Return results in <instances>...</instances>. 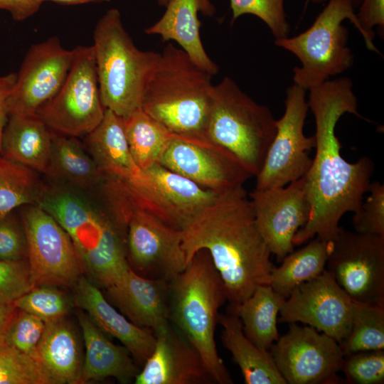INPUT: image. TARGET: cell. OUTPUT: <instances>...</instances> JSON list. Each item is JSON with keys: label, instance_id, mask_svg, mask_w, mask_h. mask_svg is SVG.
<instances>
[{"label": "cell", "instance_id": "cell-1", "mask_svg": "<svg viewBox=\"0 0 384 384\" xmlns=\"http://www.w3.org/2000/svg\"><path fill=\"white\" fill-rule=\"evenodd\" d=\"M309 90V108L316 125V153L304 176L310 215L306 223L296 233L294 245L313 238L331 240L343 215L359 208L374 171L369 157H361L353 163L346 161L341 155V144L336 135V124L343 114H353L366 119L358 111L351 79L328 80Z\"/></svg>", "mask_w": 384, "mask_h": 384}, {"label": "cell", "instance_id": "cell-2", "mask_svg": "<svg viewBox=\"0 0 384 384\" xmlns=\"http://www.w3.org/2000/svg\"><path fill=\"white\" fill-rule=\"evenodd\" d=\"M186 265L200 250L209 253L233 310L259 285L269 284L273 264L243 186L224 192L181 230Z\"/></svg>", "mask_w": 384, "mask_h": 384}, {"label": "cell", "instance_id": "cell-3", "mask_svg": "<svg viewBox=\"0 0 384 384\" xmlns=\"http://www.w3.org/2000/svg\"><path fill=\"white\" fill-rule=\"evenodd\" d=\"M212 76L168 43L146 81L141 108L174 135L206 139Z\"/></svg>", "mask_w": 384, "mask_h": 384}, {"label": "cell", "instance_id": "cell-4", "mask_svg": "<svg viewBox=\"0 0 384 384\" xmlns=\"http://www.w3.org/2000/svg\"><path fill=\"white\" fill-rule=\"evenodd\" d=\"M225 300L222 279L206 250L197 251L169 282L170 321L198 351L213 382L218 384L233 383L215 341L218 310Z\"/></svg>", "mask_w": 384, "mask_h": 384}, {"label": "cell", "instance_id": "cell-5", "mask_svg": "<svg viewBox=\"0 0 384 384\" xmlns=\"http://www.w3.org/2000/svg\"><path fill=\"white\" fill-rule=\"evenodd\" d=\"M36 205L68 233L82 266L99 284L107 288L129 267L125 233L112 216L66 191H43Z\"/></svg>", "mask_w": 384, "mask_h": 384}, {"label": "cell", "instance_id": "cell-6", "mask_svg": "<svg viewBox=\"0 0 384 384\" xmlns=\"http://www.w3.org/2000/svg\"><path fill=\"white\" fill-rule=\"evenodd\" d=\"M104 107L125 118L141 108L146 81L159 53L139 49L119 11L112 8L97 21L92 45Z\"/></svg>", "mask_w": 384, "mask_h": 384}, {"label": "cell", "instance_id": "cell-7", "mask_svg": "<svg viewBox=\"0 0 384 384\" xmlns=\"http://www.w3.org/2000/svg\"><path fill=\"white\" fill-rule=\"evenodd\" d=\"M277 131L270 109L230 77L213 85L206 138L232 154L252 174L260 171Z\"/></svg>", "mask_w": 384, "mask_h": 384}, {"label": "cell", "instance_id": "cell-8", "mask_svg": "<svg viewBox=\"0 0 384 384\" xmlns=\"http://www.w3.org/2000/svg\"><path fill=\"white\" fill-rule=\"evenodd\" d=\"M102 180L107 203L143 210L179 230L224 193L205 188L159 163L132 180L105 176Z\"/></svg>", "mask_w": 384, "mask_h": 384}, {"label": "cell", "instance_id": "cell-9", "mask_svg": "<svg viewBox=\"0 0 384 384\" xmlns=\"http://www.w3.org/2000/svg\"><path fill=\"white\" fill-rule=\"evenodd\" d=\"M353 0H329L311 26L294 37L274 40V44L296 55L301 66L293 69L294 84L309 90L349 69L354 62L347 46L348 18L362 35Z\"/></svg>", "mask_w": 384, "mask_h": 384}, {"label": "cell", "instance_id": "cell-10", "mask_svg": "<svg viewBox=\"0 0 384 384\" xmlns=\"http://www.w3.org/2000/svg\"><path fill=\"white\" fill-rule=\"evenodd\" d=\"M107 205L111 216L125 233L127 258L133 271L169 282L185 269L181 230L143 210L117 203Z\"/></svg>", "mask_w": 384, "mask_h": 384}, {"label": "cell", "instance_id": "cell-11", "mask_svg": "<svg viewBox=\"0 0 384 384\" xmlns=\"http://www.w3.org/2000/svg\"><path fill=\"white\" fill-rule=\"evenodd\" d=\"M73 52L63 85L36 114L55 133L77 137L92 132L106 108L100 97L92 46H78Z\"/></svg>", "mask_w": 384, "mask_h": 384}, {"label": "cell", "instance_id": "cell-12", "mask_svg": "<svg viewBox=\"0 0 384 384\" xmlns=\"http://www.w3.org/2000/svg\"><path fill=\"white\" fill-rule=\"evenodd\" d=\"M329 242L326 270L356 302L384 306V238L339 227Z\"/></svg>", "mask_w": 384, "mask_h": 384}, {"label": "cell", "instance_id": "cell-13", "mask_svg": "<svg viewBox=\"0 0 384 384\" xmlns=\"http://www.w3.org/2000/svg\"><path fill=\"white\" fill-rule=\"evenodd\" d=\"M306 92L296 84L287 88L284 112L277 120L276 134L255 176V189L284 186L304 177L309 170L312 159L309 151L315 147L316 137L304 132L309 109Z\"/></svg>", "mask_w": 384, "mask_h": 384}, {"label": "cell", "instance_id": "cell-14", "mask_svg": "<svg viewBox=\"0 0 384 384\" xmlns=\"http://www.w3.org/2000/svg\"><path fill=\"white\" fill-rule=\"evenodd\" d=\"M22 225L27 260L35 286H71L81 277L82 264L61 225L38 205L23 211Z\"/></svg>", "mask_w": 384, "mask_h": 384}, {"label": "cell", "instance_id": "cell-15", "mask_svg": "<svg viewBox=\"0 0 384 384\" xmlns=\"http://www.w3.org/2000/svg\"><path fill=\"white\" fill-rule=\"evenodd\" d=\"M269 351L287 384L336 383L344 355L332 337L290 323Z\"/></svg>", "mask_w": 384, "mask_h": 384}, {"label": "cell", "instance_id": "cell-16", "mask_svg": "<svg viewBox=\"0 0 384 384\" xmlns=\"http://www.w3.org/2000/svg\"><path fill=\"white\" fill-rule=\"evenodd\" d=\"M353 301L326 270L296 287L284 301L279 322H302L338 343L348 335Z\"/></svg>", "mask_w": 384, "mask_h": 384}, {"label": "cell", "instance_id": "cell-17", "mask_svg": "<svg viewBox=\"0 0 384 384\" xmlns=\"http://www.w3.org/2000/svg\"><path fill=\"white\" fill-rule=\"evenodd\" d=\"M159 164L216 192L243 186L252 174L229 151L207 139L174 135Z\"/></svg>", "mask_w": 384, "mask_h": 384}, {"label": "cell", "instance_id": "cell-18", "mask_svg": "<svg viewBox=\"0 0 384 384\" xmlns=\"http://www.w3.org/2000/svg\"><path fill=\"white\" fill-rule=\"evenodd\" d=\"M257 228L277 262L294 250V238L308 221L310 204L304 177L287 186L250 193Z\"/></svg>", "mask_w": 384, "mask_h": 384}, {"label": "cell", "instance_id": "cell-19", "mask_svg": "<svg viewBox=\"0 0 384 384\" xmlns=\"http://www.w3.org/2000/svg\"><path fill=\"white\" fill-rule=\"evenodd\" d=\"M73 55V50L65 49L56 36L32 45L16 73L8 100L9 116L36 114L63 85Z\"/></svg>", "mask_w": 384, "mask_h": 384}, {"label": "cell", "instance_id": "cell-20", "mask_svg": "<svg viewBox=\"0 0 384 384\" xmlns=\"http://www.w3.org/2000/svg\"><path fill=\"white\" fill-rule=\"evenodd\" d=\"M154 348L136 384H206L213 380L195 347L171 323L154 333Z\"/></svg>", "mask_w": 384, "mask_h": 384}, {"label": "cell", "instance_id": "cell-21", "mask_svg": "<svg viewBox=\"0 0 384 384\" xmlns=\"http://www.w3.org/2000/svg\"><path fill=\"white\" fill-rule=\"evenodd\" d=\"M106 289L114 304L135 325L155 333L170 323L168 282L146 278L129 267Z\"/></svg>", "mask_w": 384, "mask_h": 384}, {"label": "cell", "instance_id": "cell-22", "mask_svg": "<svg viewBox=\"0 0 384 384\" xmlns=\"http://www.w3.org/2000/svg\"><path fill=\"white\" fill-rule=\"evenodd\" d=\"M74 285L78 306L86 311L105 334L118 339L134 360L143 366L154 348V332L135 325L117 311L98 287L87 278L80 277Z\"/></svg>", "mask_w": 384, "mask_h": 384}, {"label": "cell", "instance_id": "cell-23", "mask_svg": "<svg viewBox=\"0 0 384 384\" xmlns=\"http://www.w3.org/2000/svg\"><path fill=\"white\" fill-rule=\"evenodd\" d=\"M162 16L145 29L149 35H159L162 41L176 42L201 68L214 75L218 66L206 53L200 35L201 13L213 16L215 7L210 0H169Z\"/></svg>", "mask_w": 384, "mask_h": 384}, {"label": "cell", "instance_id": "cell-24", "mask_svg": "<svg viewBox=\"0 0 384 384\" xmlns=\"http://www.w3.org/2000/svg\"><path fill=\"white\" fill-rule=\"evenodd\" d=\"M78 314L85 346L79 383L113 377L122 383L130 382L139 372L130 353L124 346L111 342L105 333L82 311Z\"/></svg>", "mask_w": 384, "mask_h": 384}, {"label": "cell", "instance_id": "cell-25", "mask_svg": "<svg viewBox=\"0 0 384 384\" xmlns=\"http://www.w3.org/2000/svg\"><path fill=\"white\" fill-rule=\"evenodd\" d=\"M52 137L53 131L36 113L9 115L0 154L33 170L48 174Z\"/></svg>", "mask_w": 384, "mask_h": 384}, {"label": "cell", "instance_id": "cell-26", "mask_svg": "<svg viewBox=\"0 0 384 384\" xmlns=\"http://www.w3.org/2000/svg\"><path fill=\"white\" fill-rule=\"evenodd\" d=\"M87 142L102 176L132 180L142 174L129 150L123 118L112 110L105 109L100 124L87 134Z\"/></svg>", "mask_w": 384, "mask_h": 384}, {"label": "cell", "instance_id": "cell-27", "mask_svg": "<svg viewBox=\"0 0 384 384\" xmlns=\"http://www.w3.org/2000/svg\"><path fill=\"white\" fill-rule=\"evenodd\" d=\"M53 384L79 383L82 368L75 331L64 319L46 324L33 356Z\"/></svg>", "mask_w": 384, "mask_h": 384}, {"label": "cell", "instance_id": "cell-28", "mask_svg": "<svg viewBox=\"0 0 384 384\" xmlns=\"http://www.w3.org/2000/svg\"><path fill=\"white\" fill-rule=\"evenodd\" d=\"M221 339L239 366L245 384H287L269 351L255 345L244 334L240 318L233 312L218 314Z\"/></svg>", "mask_w": 384, "mask_h": 384}, {"label": "cell", "instance_id": "cell-29", "mask_svg": "<svg viewBox=\"0 0 384 384\" xmlns=\"http://www.w3.org/2000/svg\"><path fill=\"white\" fill-rule=\"evenodd\" d=\"M285 300L270 284L259 285L233 310L240 318L245 336L258 348L269 351L279 337L277 319Z\"/></svg>", "mask_w": 384, "mask_h": 384}, {"label": "cell", "instance_id": "cell-30", "mask_svg": "<svg viewBox=\"0 0 384 384\" xmlns=\"http://www.w3.org/2000/svg\"><path fill=\"white\" fill-rule=\"evenodd\" d=\"M328 254V241L317 238L312 239L303 247L288 254L280 266L272 267L269 284L287 299L296 287L324 271Z\"/></svg>", "mask_w": 384, "mask_h": 384}, {"label": "cell", "instance_id": "cell-31", "mask_svg": "<svg viewBox=\"0 0 384 384\" xmlns=\"http://www.w3.org/2000/svg\"><path fill=\"white\" fill-rule=\"evenodd\" d=\"M124 132L132 158L141 170L159 161L174 134L142 108L123 118Z\"/></svg>", "mask_w": 384, "mask_h": 384}, {"label": "cell", "instance_id": "cell-32", "mask_svg": "<svg viewBox=\"0 0 384 384\" xmlns=\"http://www.w3.org/2000/svg\"><path fill=\"white\" fill-rule=\"evenodd\" d=\"M82 187L95 185L102 174L75 137L53 132L48 173Z\"/></svg>", "mask_w": 384, "mask_h": 384}, {"label": "cell", "instance_id": "cell-33", "mask_svg": "<svg viewBox=\"0 0 384 384\" xmlns=\"http://www.w3.org/2000/svg\"><path fill=\"white\" fill-rule=\"evenodd\" d=\"M43 193L34 170L0 154V216L37 204Z\"/></svg>", "mask_w": 384, "mask_h": 384}, {"label": "cell", "instance_id": "cell-34", "mask_svg": "<svg viewBox=\"0 0 384 384\" xmlns=\"http://www.w3.org/2000/svg\"><path fill=\"white\" fill-rule=\"evenodd\" d=\"M343 355L384 349V306L353 302L348 335L340 343Z\"/></svg>", "mask_w": 384, "mask_h": 384}, {"label": "cell", "instance_id": "cell-35", "mask_svg": "<svg viewBox=\"0 0 384 384\" xmlns=\"http://www.w3.org/2000/svg\"><path fill=\"white\" fill-rule=\"evenodd\" d=\"M0 384H53L32 356L5 343L0 345Z\"/></svg>", "mask_w": 384, "mask_h": 384}, {"label": "cell", "instance_id": "cell-36", "mask_svg": "<svg viewBox=\"0 0 384 384\" xmlns=\"http://www.w3.org/2000/svg\"><path fill=\"white\" fill-rule=\"evenodd\" d=\"M13 304L17 309L38 316L46 324L64 319L70 307L67 296L52 285L35 286Z\"/></svg>", "mask_w": 384, "mask_h": 384}, {"label": "cell", "instance_id": "cell-37", "mask_svg": "<svg viewBox=\"0 0 384 384\" xmlns=\"http://www.w3.org/2000/svg\"><path fill=\"white\" fill-rule=\"evenodd\" d=\"M232 22L238 17L251 14L270 28L275 39L288 36L289 25L284 11V0H230Z\"/></svg>", "mask_w": 384, "mask_h": 384}, {"label": "cell", "instance_id": "cell-38", "mask_svg": "<svg viewBox=\"0 0 384 384\" xmlns=\"http://www.w3.org/2000/svg\"><path fill=\"white\" fill-rule=\"evenodd\" d=\"M341 370L353 384L384 383V351H363L345 355Z\"/></svg>", "mask_w": 384, "mask_h": 384}, {"label": "cell", "instance_id": "cell-39", "mask_svg": "<svg viewBox=\"0 0 384 384\" xmlns=\"http://www.w3.org/2000/svg\"><path fill=\"white\" fill-rule=\"evenodd\" d=\"M365 201L353 213V225L356 233L384 238V185L371 182Z\"/></svg>", "mask_w": 384, "mask_h": 384}, {"label": "cell", "instance_id": "cell-40", "mask_svg": "<svg viewBox=\"0 0 384 384\" xmlns=\"http://www.w3.org/2000/svg\"><path fill=\"white\" fill-rule=\"evenodd\" d=\"M46 323L38 316L17 309L7 329L4 343L33 358Z\"/></svg>", "mask_w": 384, "mask_h": 384}, {"label": "cell", "instance_id": "cell-41", "mask_svg": "<svg viewBox=\"0 0 384 384\" xmlns=\"http://www.w3.org/2000/svg\"><path fill=\"white\" fill-rule=\"evenodd\" d=\"M33 287L27 259H0V304H13Z\"/></svg>", "mask_w": 384, "mask_h": 384}, {"label": "cell", "instance_id": "cell-42", "mask_svg": "<svg viewBox=\"0 0 384 384\" xmlns=\"http://www.w3.org/2000/svg\"><path fill=\"white\" fill-rule=\"evenodd\" d=\"M0 259H27V242L23 225L18 223L13 212L0 216Z\"/></svg>", "mask_w": 384, "mask_h": 384}, {"label": "cell", "instance_id": "cell-43", "mask_svg": "<svg viewBox=\"0 0 384 384\" xmlns=\"http://www.w3.org/2000/svg\"><path fill=\"white\" fill-rule=\"evenodd\" d=\"M356 16L362 29V36L368 49L380 53L373 43V27L378 26L380 33L384 31V0H361Z\"/></svg>", "mask_w": 384, "mask_h": 384}, {"label": "cell", "instance_id": "cell-44", "mask_svg": "<svg viewBox=\"0 0 384 384\" xmlns=\"http://www.w3.org/2000/svg\"><path fill=\"white\" fill-rule=\"evenodd\" d=\"M43 0H0V9L9 11L14 20L22 21L40 9Z\"/></svg>", "mask_w": 384, "mask_h": 384}, {"label": "cell", "instance_id": "cell-45", "mask_svg": "<svg viewBox=\"0 0 384 384\" xmlns=\"http://www.w3.org/2000/svg\"><path fill=\"white\" fill-rule=\"evenodd\" d=\"M16 73L0 75V153L1 138L4 127L9 119L8 100L14 88Z\"/></svg>", "mask_w": 384, "mask_h": 384}, {"label": "cell", "instance_id": "cell-46", "mask_svg": "<svg viewBox=\"0 0 384 384\" xmlns=\"http://www.w3.org/2000/svg\"><path fill=\"white\" fill-rule=\"evenodd\" d=\"M16 310L14 304H0V345L4 343L7 329Z\"/></svg>", "mask_w": 384, "mask_h": 384}, {"label": "cell", "instance_id": "cell-47", "mask_svg": "<svg viewBox=\"0 0 384 384\" xmlns=\"http://www.w3.org/2000/svg\"><path fill=\"white\" fill-rule=\"evenodd\" d=\"M45 1H52L63 5H77L87 3H103L109 2L111 0H43Z\"/></svg>", "mask_w": 384, "mask_h": 384}, {"label": "cell", "instance_id": "cell-48", "mask_svg": "<svg viewBox=\"0 0 384 384\" xmlns=\"http://www.w3.org/2000/svg\"><path fill=\"white\" fill-rule=\"evenodd\" d=\"M329 0H306L305 9L309 2L313 4H322L328 1Z\"/></svg>", "mask_w": 384, "mask_h": 384}, {"label": "cell", "instance_id": "cell-49", "mask_svg": "<svg viewBox=\"0 0 384 384\" xmlns=\"http://www.w3.org/2000/svg\"><path fill=\"white\" fill-rule=\"evenodd\" d=\"M157 3L160 6H166L169 0H156Z\"/></svg>", "mask_w": 384, "mask_h": 384}, {"label": "cell", "instance_id": "cell-50", "mask_svg": "<svg viewBox=\"0 0 384 384\" xmlns=\"http://www.w3.org/2000/svg\"><path fill=\"white\" fill-rule=\"evenodd\" d=\"M360 0H353V1L356 3V4L357 5L358 2H359Z\"/></svg>", "mask_w": 384, "mask_h": 384}]
</instances>
